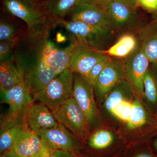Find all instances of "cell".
I'll list each match as a JSON object with an SVG mask.
<instances>
[{
  "label": "cell",
  "instance_id": "1",
  "mask_svg": "<svg viewBox=\"0 0 157 157\" xmlns=\"http://www.w3.org/2000/svg\"><path fill=\"white\" fill-rule=\"evenodd\" d=\"M58 25L57 21L46 16L27 28L16 39L12 57L33 93L69 69L75 43L71 42L68 46L61 47L52 39V32Z\"/></svg>",
  "mask_w": 157,
  "mask_h": 157
},
{
  "label": "cell",
  "instance_id": "2",
  "mask_svg": "<svg viewBox=\"0 0 157 157\" xmlns=\"http://www.w3.org/2000/svg\"><path fill=\"white\" fill-rule=\"evenodd\" d=\"M118 132L128 150L150 143L157 137V117L140 96L135 98L128 121Z\"/></svg>",
  "mask_w": 157,
  "mask_h": 157
},
{
  "label": "cell",
  "instance_id": "3",
  "mask_svg": "<svg viewBox=\"0 0 157 157\" xmlns=\"http://www.w3.org/2000/svg\"><path fill=\"white\" fill-rule=\"evenodd\" d=\"M137 95L125 79L119 82L99 107L103 125L116 129L118 132L122 128L128 121Z\"/></svg>",
  "mask_w": 157,
  "mask_h": 157
},
{
  "label": "cell",
  "instance_id": "4",
  "mask_svg": "<svg viewBox=\"0 0 157 157\" xmlns=\"http://www.w3.org/2000/svg\"><path fill=\"white\" fill-rule=\"evenodd\" d=\"M128 150L117 130L102 125L93 130L80 153L89 157H122Z\"/></svg>",
  "mask_w": 157,
  "mask_h": 157
},
{
  "label": "cell",
  "instance_id": "5",
  "mask_svg": "<svg viewBox=\"0 0 157 157\" xmlns=\"http://www.w3.org/2000/svg\"><path fill=\"white\" fill-rule=\"evenodd\" d=\"M33 92L24 81L8 91L1 93V102L8 104L9 109L1 121V128L24 126L25 118L31 104L34 102Z\"/></svg>",
  "mask_w": 157,
  "mask_h": 157
},
{
  "label": "cell",
  "instance_id": "6",
  "mask_svg": "<svg viewBox=\"0 0 157 157\" xmlns=\"http://www.w3.org/2000/svg\"><path fill=\"white\" fill-rule=\"evenodd\" d=\"M59 25L66 29L71 42L85 45L100 51L104 52L113 36V30L90 25L76 21H58Z\"/></svg>",
  "mask_w": 157,
  "mask_h": 157
},
{
  "label": "cell",
  "instance_id": "7",
  "mask_svg": "<svg viewBox=\"0 0 157 157\" xmlns=\"http://www.w3.org/2000/svg\"><path fill=\"white\" fill-rule=\"evenodd\" d=\"M74 73L67 69L55 77L42 89L34 93V101L41 102L52 113L73 97Z\"/></svg>",
  "mask_w": 157,
  "mask_h": 157
},
{
  "label": "cell",
  "instance_id": "8",
  "mask_svg": "<svg viewBox=\"0 0 157 157\" xmlns=\"http://www.w3.org/2000/svg\"><path fill=\"white\" fill-rule=\"evenodd\" d=\"M53 113L59 124L64 126L83 143L87 140L93 130L73 97Z\"/></svg>",
  "mask_w": 157,
  "mask_h": 157
},
{
  "label": "cell",
  "instance_id": "9",
  "mask_svg": "<svg viewBox=\"0 0 157 157\" xmlns=\"http://www.w3.org/2000/svg\"><path fill=\"white\" fill-rule=\"evenodd\" d=\"M73 98L87 117L92 130L103 125L93 85L79 73H74Z\"/></svg>",
  "mask_w": 157,
  "mask_h": 157
},
{
  "label": "cell",
  "instance_id": "10",
  "mask_svg": "<svg viewBox=\"0 0 157 157\" xmlns=\"http://www.w3.org/2000/svg\"><path fill=\"white\" fill-rule=\"evenodd\" d=\"M123 79H124L123 59L110 58L93 86L98 108L113 89Z\"/></svg>",
  "mask_w": 157,
  "mask_h": 157
},
{
  "label": "cell",
  "instance_id": "11",
  "mask_svg": "<svg viewBox=\"0 0 157 157\" xmlns=\"http://www.w3.org/2000/svg\"><path fill=\"white\" fill-rule=\"evenodd\" d=\"M1 11L21 20L28 28L46 17L39 0H1Z\"/></svg>",
  "mask_w": 157,
  "mask_h": 157
},
{
  "label": "cell",
  "instance_id": "12",
  "mask_svg": "<svg viewBox=\"0 0 157 157\" xmlns=\"http://www.w3.org/2000/svg\"><path fill=\"white\" fill-rule=\"evenodd\" d=\"M123 60L124 79L131 85L135 93L142 98L144 79L150 63L142 52L139 40L136 49Z\"/></svg>",
  "mask_w": 157,
  "mask_h": 157
},
{
  "label": "cell",
  "instance_id": "13",
  "mask_svg": "<svg viewBox=\"0 0 157 157\" xmlns=\"http://www.w3.org/2000/svg\"><path fill=\"white\" fill-rule=\"evenodd\" d=\"M42 143L50 150H65L74 154L81 152L84 143L63 125L47 129L38 134Z\"/></svg>",
  "mask_w": 157,
  "mask_h": 157
},
{
  "label": "cell",
  "instance_id": "14",
  "mask_svg": "<svg viewBox=\"0 0 157 157\" xmlns=\"http://www.w3.org/2000/svg\"><path fill=\"white\" fill-rule=\"evenodd\" d=\"M74 43L75 45L70 57L68 69L73 73L81 74L87 79L90 72L93 67L109 56L104 52Z\"/></svg>",
  "mask_w": 157,
  "mask_h": 157
},
{
  "label": "cell",
  "instance_id": "15",
  "mask_svg": "<svg viewBox=\"0 0 157 157\" xmlns=\"http://www.w3.org/2000/svg\"><path fill=\"white\" fill-rule=\"evenodd\" d=\"M104 10L113 30L132 29L138 23L139 17L136 9L125 6L116 0H110L104 6Z\"/></svg>",
  "mask_w": 157,
  "mask_h": 157
},
{
  "label": "cell",
  "instance_id": "16",
  "mask_svg": "<svg viewBox=\"0 0 157 157\" xmlns=\"http://www.w3.org/2000/svg\"><path fill=\"white\" fill-rule=\"evenodd\" d=\"M64 20L81 21L113 30L106 11L86 0L78 4Z\"/></svg>",
  "mask_w": 157,
  "mask_h": 157
},
{
  "label": "cell",
  "instance_id": "17",
  "mask_svg": "<svg viewBox=\"0 0 157 157\" xmlns=\"http://www.w3.org/2000/svg\"><path fill=\"white\" fill-rule=\"evenodd\" d=\"M59 124L53 113L40 102L34 101L31 104L25 118L24 127L37 135L41 131L55 128Z\"/></svg>",
  "mask_w": 157,
  "mask_h": 157
},
{
  "label": "cell",
  "instance_id": "18",
  "mask_svg": "<svg viewBox=\"0 0 157 157\" xmlns=\"http://www.w3.org/2000/svg\"><path fill=\"white\" fill-rule=\"evenodd\" d=\"M42 146L39 135L24 127L10 151L18 157H30L37 153Z\"/></svg>",
  "mask_w": 157,
  "mask_h": 157
},
{
  "label": "cell",
  "instance_id": "19",
  "mask_svg": "<svg viewBox=\"0 0 157 157\" xmlns=\"http://www.w3.org/2000/svg\"><path fill=\"white\" fill-rule=\"evenodd\" d=\"M24 81L23 74L13 57L0 65V92L7 91Z\"/></svg>",
  "mask_w": 157,
  "mask_h": 157
},
{
  "label": "cell",
  "instance_id": "20",
  "mask_svg": "<svg viewBox=\"0 0 157 157\" xmlns=\"http://www.w3.org/2000/svg\"><path fill=\"white\" fill-rule=\"evenodd\" d=\"M84 0H46L41 2L46 16L57 21L64 20L69 13Z\"/></svg>",
  "mask_w": 157,
  "mask_h": 157
},
{
  "label": "cell",
  "instance_id": "21",
  "mask_svg": "<svg viewBox=\"0 0 157 157\" xmlns=\"http://www.w3.org/2000/svg\"><path fill=\"white\" fill-rule=\"evenodd\" d=\"M144 54L151 64L157 65V22H153L140 32L138 39Z\"/></svg>",
  "mask_w": 157,
  "mask_h": 157
},
{
  "label": "cell",
  "instance_id": "22",
  "mask_svg": "<svg viewBox=\"0 0 157 157\" xmlns=\"http://www.w3.org/2000/svg\"><path fill=\"white\" fill-rule=\"evenodd\" d=\"M27 28L21 20L1 11L0 42L16 39Z\"/></svg>",
  "mask_w": 157,
  "mask_h": 157
},
{
  "label": "cell",
  "instance_id": "23",
  "mask_svg": "<svg viewBox=\"0 0 157 157\" xmlns=\"http://www.w3.org/2000/svg\"><path fill=\"white\" fill-rule=\"evenodd\" d=\"M142 100L151 112L154 113L157 106V67L150 66L144 79Z\"/></svg>",
  "mask_w": 157,
  "mask_h": 157
},
{
  "label": "cell",
  "instance_id": "24",
  "mask_svg": "<svg viewBox=\"0 0 157 157\" xmlns=\"http://www.w3.org/2000/svg\"><path fill=\"white\" fill-rule=\"evenodd\" d=\"M138 40L132 33L124 34L114 45L104 52L108 56L117 58L124 59L137 48Z\"/></svg>",
  "mask_w": 157,
  "mask_h": 157
},
{
  "label": "cell",
  "instance_id": "25",
  "mask_svg": "<svg viewBox=\"0 0 157 157\" xmlns=\"http://www.w3.org/2000/svg\"><path fill=\"white\" fill-rule=\"evenodd\" d=\"M24 127L20 126L2 128L0 136V153L3 154L10 150Z\"/></svg>",
  "mask_w": 157,
  "mask_h": 157
},
{
  "label": "cell",
  "instance_id": "26",
  "mask_svg": "<svg viewBox=\"0 0 157 157\" xmlns=\"http://www.w3.org/2000/svg\"><path fill=\"white\" fill-rule=\"evenodd\" d=\"M16 39L0 42V63L11 58L13 56Z\"/></svg>",
  "mask_w": 157,
  "mask_h": 157
},
{
  "label": "cell",
  "instance_id": "27",
  "mask_svg": "<svg viewBox=\"0 0 157 157\" xmlns=\"http://www.w3.org/2000/svg\"><path fill=\"white\" fill-rule=\"evenodd\" d=\"M122 157H157L149 146V143L127 151Z\"/></svg>",
  "mask_w": 157,
  "mask_h": 157
},
{
  "label": "cell",
  "instance_id": "28",
  "mask_svg": "<svg viewBox=\"0 0 157 157\" xmlns=\"http://www.w3.org/2000/svg\"><path fill=\"white\" fill-rule=\"evenodd\" d=\"M110 59V57L109 56L104 59L100 61L93 67L90 71L87 79L90 83L93 86L95 84L99 75L103 71V69L105 67Z\"/></svg>",
  "mask_w": 157,
  "mask_h": 157
},
{
  "label": "cell",
  "instance_id": "29",
  "mask_svg": "<svg viewBox=\"0 0 157 157\" xmlns=\"http://www.w3.org/2000/svg\"><path fill=\"white\" fill-rule=\"evenodd\" d=\"M139 6L152 12L157 11V0H138Z\"/></svg>",
  "mask_w": 157,
  "mask_h": 157
},
{
  "label": "cell",
  "instance_id": "30",
  "mask_svg": "<svg viewBox=\"0 0 157 157\" xmlns=\"http://www.w3.org/2000/svg\"><path fill=\"white\" fill-rule=\"evenodd\" d=\"M48 157H76L71 152L65 150L56 149L51 150Z\"/></svg>",
  "mask_w": 157,
  "mask_h": 157
},
{
  "label": "cell",
  "instance_id": "31",
  "mask_svg": "<svg viewBox=\"0 0 157 157\" xmlns=\"http://www.w3.org/2000/svg\"><path fill=\"white\" fill-rule=\"evenodd\" d=\"M51 151L42 144V147L40 150L30 157H48Z\"/></svg>",
  "mask_w": 157,
  "mask_h": 157
},
{
  "label": "cell",
  "instance_id": "32",
  "mask_svg": "<svg viewBox=\"0 0 157 157\" xmlns=\"http://www.w3.org/2000/svg\"><path fill=\"white\" fill-rule=\"evenodd\" d=\"M122 3L124 5L128 6L131 8L136 9L139 6L138 0H116Z\"/></svg>",
  "mask_w": 157,
  "mask_h": 157
},
{
  "label": "cell",
  "instance_id": "33",
  "mask_svg": "<svg viewBox=\"0 0 157 157\" xmlns=\"http://www.w3.org/2000/svg\"><path fill=\"white\" fill-rule=\"evenodd\" d=\"M86 1L95 5L104 10V6L110 0H86Z\"/></svg>",
  "mask_w": 157,
  "mask_h": 157
},
{
  "label": "cell",
  "instance_id": "34",
  "mask_svg": "<svg viewBox=\"0 0 157 157\" xmlns=\"http://www.w3.org/2000/svg\"><path fill=\"white\" fill-rule=\"evenodd\" d=\"M3 157H18L11 151L9 150L5 152L3 154L1 155Z\"/></svg>",
  "mask_w": 157,
  "mask_h": 157
},
{
  "label": "cell",
  "instance_id": "35",
  "mask_svg": "<svg viewBox=\"0 0 157 157\" xmlns=\"http://www.w3.org/2000/svg\"><path fill=\"white\" fill-rule=\"evenodd\" d=\"M154 139V140L153 143V147H154L155 149L157 152V137H155Z\"/></svg>",
  "mask_w": 157,
  "mask_h": 157
},
{
  "label": "cell",
  "instance_id": "36",
  "mask_svg": "<svg viewBox=\"0 0 157 157\" xmlns=\"http://www.w3.org/2000/svg\"><path fill=\"white\" fill-rule=\"evenodd\" d=\"M75 155H76V157H89L85 155L82 154L81 153H79L75 154Z\"/></svg>",
  "mask_w": 157,
  "mask_h": 157
},
{
  "label": "cell",
  "instance_id": "37",
  "mask_svg": "<svg viewBox=\"0 0 157 157\" xmlns=\"http://www.w3.org/2000/svg\"><path fill=\"white\" fill-rule=\"evenodd\" d=\"M154 114H155V115L156 116V117H157V106L156 107V108L155 110V112Z\"/></svg>",
  "mask_w": 157,
  "mask_h": 157
},
{
  "label": "cell",
  "instance_id": "38",
  "mask_svg": "<svg viewBox=\"0 0 157 157\" xmlns=\"http://www.w3.org/2000/svg\"><path fill=\"white\" fill-rule=\"evenodd\" d=\"M39 1H40V2H44V1H46V0H39Z\"/></svg>",
  "mask_w": 157,
  "mask_h": 157
},
{
  "label": "cell",
  "instance_id": "39",
  "mask_svg": "<svg viewBox=\"0 0 157 157\" xmlns=\"http://www.w3.org/2000/svg\"><path fill=\"white\" fill-rule=\"evenodd\" d=\"M0 157H3L1 155V156H0Z\"/></svg>",
  "mask_w": 157,
  "mask_h": 157
},
{
  "label": "cell",
  "instance_id": "40",
  "mask_svg": "<svg viewBox=\"0 0 157 157\" xmlns=\"http://www.w3.org/2000/svg\"></svg>",
  "mask_w": 157,
  "mask_h": 157
},
{
  "label": "cell",
  "instance_id": "41",
  "mask_svg": "<svg viewBox=\"0 0 157 157\" xmlns=\"http://www.w3.org/2000/svg\"><path fill=\"white\" fill-rule=\"evenodd\" d=\"M157 67V65H156Z\"/></svg>",
  "mask_w": 157,
  "mask_h": 157
}]
</instances>
